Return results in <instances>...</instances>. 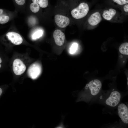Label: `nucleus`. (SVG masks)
<instances>
[{
  "label": "nucleus",
  "mask_w": 128,
  "mask_h": 128,
  "mask_svg": "<svg viewBox=\"0 0 128 128\" xmlns=\"http://www.w3.org/2000/svg\"><path fill=\"white\" fill-rule=\"evenodd\" d=\"M102 18L100 13L98 12L92 14L88 19V24L91 26H95L97 25L101 21Z\"/></svg>",
  "instance_id": "10"
},
{
  "label": "nucleus",
  "mask_w": 128,
  "mask_h": 128,
  "mask_svg": "<svg viewBox=\"0 0 128 128\" xmlns=\"http://www.w3.org/2000/svg\"><path fill=\"white\" fill-rule=\"evenodd\" d=\"M102 86L101 81L99 80L94 79L90 81L86 85L85 89H88L89 93L92 96H95L100 92Z\"/></svg>",
  "instance_id": "2"
},
{
  "label": "nucleus",
  "mask_w": 128,
  "mask_h": 128,
  "mask_svg": "<svg viewBox=\"0 0 128 128\" xmlns=\"http://www.w3.org/2000/svg\"><path fill=\"white\" fill-rule=\"evenodd\" d=\"M9 19L3 9H0V24H4L8 22Z\"/></svg>",
  "instance_id": "12"
},
{
  "label": "nucleus",
  "mask_w": 128,
  "mask_h": 128,
  "mask_svg": "<svg viewBox=\"0 0 128 128\" xmlns=\"http://www.w3.org/2000/svg\"><path fill=\"white\" fill-rule=\"evenodd\" d=\"M2 62V60L1 57L0 56V69L1 67V63Z\"/></svg>",
  "instance_id": "21"
},
{
  "label": "nucleus",
  "mask_w": 128,
  "mask_h": 128,
  "mask_svg": "<svg viewBox=\"0 0 128 128\" xmlns=\"http://www.w3.org/2000/svg\"><path fill=\"white\" fill-rule=\"evenodd\" d=\"M118 112L119 117L124 123H128V109L124 104H120L118 107Z\"/></svg>",
  "instance_id": "6"
},
{
  "label": "nucleus",
  "mask_w": 128,
  "mask_h": 128,
  "mask_svg": "<svg viewBox=\"0 0 128 128\" xmlns=\"http://www.w3.org/2000/svg\"><path fill=\"white\" fill-rule=\"evenodd\" d=\"M121 96L118 91H114L111 92L109 97L106 100V105L112 107L116 106L119 103Z\"/></svg>",
  "instance_id": "4"
},
{
  "label": "nucleus",
  "mask_w": 128,
  "mask_h": 128,
  "mask_svg": "<svg viewBox=\"0 0 128 128\" xmlns=\"http://www.w3.org/2000/svg\"><path fill=\"white\" fill-rule=\"evenodd\" d=\"M43 34V32L42 30H38L34 33L32 35V38L33 39H36L41 37Z\"/></svg>",
  "instance_id": "16"
},
{
  "label": "nucleus",
  "mask_w": 128,
  "mask_h": 128,
  "mask_svg": "<svg viewBox=\"0 0 128 128\" xmlns=\"http://www.w3.org/2000/svg\"><path fill=\"white\" fill-rule=\"evenodd\" d=\"M124 11L128 13V4H125L123 7Z\"/></svg>",
  "instance_id": "20"
},
{
  "label": "nucleus",
  "mask_w": 128,
  "mask_h": 128,
  "mask_svg": "<svg viewBox=\"0 0 128 128\" xmlns=\"http://www.w3.org/2000/svg\"><path fill=\"white\" fill-rule=\"evenodd\" d=\"M40 7L35 3H31L30 5V8L31 11L33 12L36 13L40 9Z\"/></svg>",
  "instance_id": "15"
},
{
  "label": "nucleus",
  "mask_w": 128,
  "mask_h": 128,
  "mask_svg": "<svg viewBox=\"0 0 128 128\" xmlns=\"http://www.w3.org/2000/svg\"><path fill=\"white\" fill-rule=\"evenodd\" d=\"M3 91L2 89L0 87V96L2 94Z\"/></svg>",
  "instance_id": "22"
},
{
  "label": "nucleus",
  "mask_w": 128,
  "mask_h": 128,
  "mask_svg": "<svg viewBox=\"0 0 128 128\" xmlns=\"http://www.w3.org/2000/svg\"><path fill=\"white\" fill-rule=\"evenodd\" d=\"M113 1L118 4L122 5L128 3V0H113Z\"/></svg>",
  "instance_id": "18"
},
{
  "label": "nucleus",
  "mask_w": 128,
  "mask_h": 128,
  "mask_svg": "<svg viewBox=\"0 0 128 128\" xmlns=\"http://www.w3.org/2000/svg\"><path fill=\"white\" fill-rule=\"evenodd\" d=\"M89 10L88 4L85 2L80 3L78 6L73 9L71 12L72 16L74 18L79 19L85 17Z\"/></svg>",
  "instance_id": "1"
},
{
  "label": "nucleus",
  "mask_w": 128,
  "mask_h": 128,
  "mask_svg": "<svg viewBox=\"0 0 128 128\" xmlns=\"http://www.w3.org/2000/svg\"><path fill=\"white\" fill-rule=\"evenodd\" d=\"M41 68L40 65L37 63H34L29 67L27 71L29 76L32 79H36L40 74Z\"/></svg>",
  "instance_id": "5"
},
{
  "label": "nucleus",
  "mask_w": 128,
  "mask_h": 128,
  "mask_svg": "<svg viewBox=\"0 0 128 128\" xmlns=\"http://www.w3.org/2000/svg\"><path fill=\"white\" fill-rule=\"evenodd\" d=\"M117 12L116 10L113 8L104 10L102 14V17L105 20L111 21L116 15Z\"/></svg>",
  "instance_id": "11"
},
{
  "label": "nucleus",
  "mask_w": 128,
  "mask_h": 128,
  "mask_svg": "<svg viewBox=\"0 0 128 128\" xmlns=\"http://www.w3.org/2000/svg\"><path fill=\"white\" fill-rule=\"evenodd\" d=\"M8 39L14 44L18 45L21 44L23 41V38L18 33L14 32H9L6 35Z\"/></svg>",
  "instance_id": "8"
},
{
  "label": "nucleus",
  "mask_w": 128,
  "mask_h": 128,
  "mask_svg": "<svg viewBox=\"0 0 128 128\" xmlns=\"http://www.w3.org/2000/svg\"><path fill=\"white\" fill-rule=\"evenodd\" d=\"M53 36L56 44L61 46L64 44L65 38L64 33L59 29H56L54 31Z\"/></svg>",
  "instance_id": "9"
},
{
  "label": "nucleus",
  "mask_w": 128,
  "mask_h": 128,
  "mask_svg": "<svg viewBox=\"0 0 128 128\" xmlns=\"http://www.w3.org/2000/svg\"><path fill=\"white\" fill-rule=\"evenodd\" d=\"M16 4L19 5H22L25 4L26 0H14Z\"/></svg>",
  "instance_id": "19"
},
{
  "label": "nucleus",
  "mask_w": 128,
  "mask_h": 128,
  "mask_svg": "<svg viewBox=\"0 0 128 128\" xmlns=\"http://www.w3.org/2000/svg\"><path fill=\"white\" fill-rule=\"evenodd\" d=\"M54 19L57 26L62 28L66 27L70 23V19L68 17L59 14H57L55 15Z\"/></svg>",
  "instance_id": "7"
},
{
  "label": "nucleus",
  "mask_w": 128,
  "mask_h": 128,
  "mask_svg": "<svg viewBox=\"0 0 128 128\" xmlns=\"http://www.w3.org/2000/svg\"><path fill=\"white\" fill-rule=\"evenodd\" d=\"M119 50L120 52L122 54L128 55V42H124L121 44L119 48Z\"/></svg>",
  "instance_id": "14"
},
{
  "label": "nucleus",
  "mask_w": 128,
  "mask_h": 128,
  "mask_svg": "<svg viewBox=\"0 0 128 128\" xmlns=\"http://www.w3.org/2000/svg\"><path fill=\"white\" fill-rule=\"evenodd\" d=\"M78 47V44L76 43H73L69 49V53L71 54H73L76 51Z\"/></svg>",
  "instance_id": "17"
},
{
  "label": "nucleus",
  "mask_w": 128,
  "mask_h": 128,
  "mask_svg": "<svg viewBox=\"0 0 128 128\" xmlns=\"http://www.w3.org/2000/svg\"><path fill=\"white\" fill-rule=\"evenodd\" d=\"M13 69L14 73L17 75H20L23 74L26 69V65L20 59H15L13 63Z\"/></svg>",
  "instance_id": "3"
},
{
  "label": "nucleus",
  "mask_w": 128,
  "mask_h": 128,
  "mask_svg": "<svg viewBox=\"0 0 128 128\" xmlns=\"http://www.w3.org/2000/svg\"><path fill=\"white\" fill-rule=\"evenodd\" d=\"M32 2L38 5L42 8L47 7L49 4L48 0H31Z\"/></svg>",
  "instance_id": "13"
},
{
  "label": "nucleus",
  "mask_w": 128,
  "mask_h": 128,
  "mask_svg": "<svg viewBox=\"0 0 128 128\" xmlns=\"http://www.w3.org/2000/svg\"></svg>",
  "instance_id": "23"
}]
</instances>
